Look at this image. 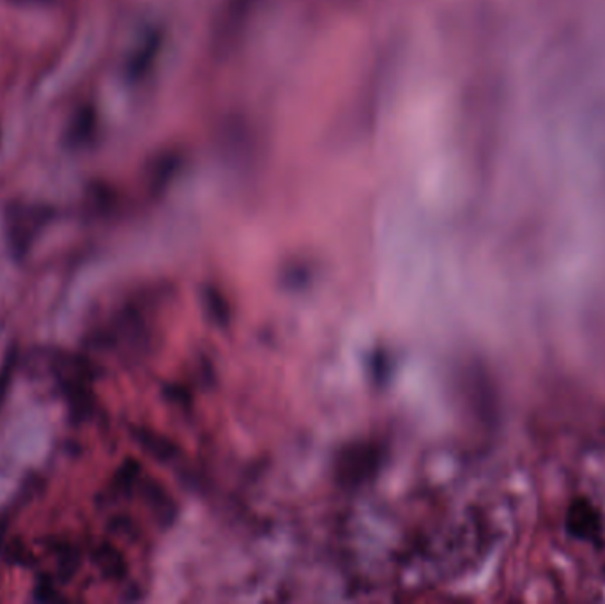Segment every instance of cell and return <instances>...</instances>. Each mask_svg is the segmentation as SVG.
I'll use <instances>...</instances> for the list:
<instances>
[{"mask_svg": "<svg viewBox=\"0 0 605 604\" xmlns=\"http://www.w3.org/2000/svg\"><path fill=\"white\" fill-rule=\"evenodd\" d=\"M57 392L68 406L71 424H82L94 415L91 383L94 371L89 360L68 351H54L46 360Z\"/></svg>", "mask_w": 605, "mask_h": 604, "instance_id": "cell-1", "label": "cell"}, {"mask_svg": "<svg viewBox=\"0 0 605 604\" xmlns=\"http://www.w3.org/2000/svg\"><path fill=\"white\" fill-rule=\"evenodd\" d=\"M55 218V208L41 202H9L4 210L2 227L9 256L16 263H22L31 254L46 225Z\"/></svg>", "mask_w": 605, "mask_h": 604, "instance_id": "cell-2", "label": "cell"}, {"mask_svg": "<svg viewBox=\"0 0 605 604\" xmlns=\"http://www.w3.org/2000/svg\"><path fill=\"white\" fill-rule=\"evenodd\" d=\"M567 527L579 539H591L600 530L597 509L586 500H577L568 509Z\"/></svg>", "mask_w": 605, "mask_h": 604, "instance_id": "cell-3", "label": "cell"}, {"mask_svg": "<svg viewBox=\"0 0 605 604\" xmlns=\"http://www.w3.org/2000/svg\"><path fill=\"white\" fill-rule=\"evenodd\" d=\"M94 126V114L89 107H82L75 110L73 116L69 119L68 128L64 132V144L71 149H77L82 146L85 140L89 139Z\"/></svg>", "mask_w": 605, "mask_h": 604, "instance_id": "cell-4", "label": "cell"}, {"mask_svg": "<svg viewBox=\"0 0 605 604\" xmlns=\"http://www.w3.org/2000/svg\"><path fill=\"white\" fill-rule=\"evenodd\" d=\"M92 562H94V566L100 569L101 574L110 576V578H119L123 574V560L119 557V553L112 550L107 544H103L101 548L94 550Z\"/></svg>", "mask_w": 605, "mask_h": 604, "instance_id": "cell-5", "label": "cell"}, {"mask_svg": "<svg viewBox=\"0 0 605 604\" xmlns=\"http://www.w3.org/2000/svg\"><path fill=\"white\" fill-rule=\"evenodd\" d=\"M16 364H18V348L13 346V348H9L4 362L0 365V408L8 397L9 387L15 376Z\"/></svg>", "mask_w": 605, "mask_h": 604, "instance_id": "cell-6", "label": "cell"}, {"mask_svg": "<svg viewBox=\"0 0 605 604\" xmlns=\"http://www.w3.org/2000/svg\"><path fill=\"white\" fill-rule=\"evenodd\" d=\"M80 566V553L73 546H62L59 551V578L62 581H68L73 578V574L77 573Z\"/></svg>", "mask_w": 605, "mask_h": 604, "instance_id": "cell-7", "label": "cell"}, {"mask_svg": "<svg viewBox=\"0 0 605 604\" xmlns=\"http://www.w3.org/2000/svg\"><path fill=\"white\" fill-rule=\"evenodd\" d=\"M34 599H36L38 603H54V601H59L62 597L57 594V590H55L52 581L41 580L38 585H36V589H34Z\"/></svg>", "mask_w": 605, "mask_h": 604, "instance_id": "cell-8", "label": "cell"}]
</instances>
